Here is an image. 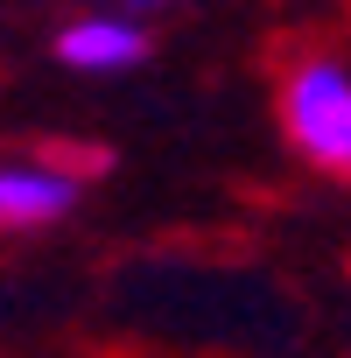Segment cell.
I'll list each match as a JSON object with an SVG mask.
<instances>
[{"mask_svg": "<svg viewBox=\"0 0 351 358\" xmlns=\"http://www.w3.org/2000/svg\"><path fill=\"white\" fill-rule=\"evenodd\" d=\"M148 43H155V22H141L134 8H92L57 29V64L85 78H120L148 57Z\"/></svg>", "mask_w": 351, "mask_h": 358, "instance_id": "cell-3", "label": "cell"}, {"mask_svg": "<svg viewBox=\"0 0 351 358\" xmlns=\"http://www.w3.org/2000/svg\"><path fill=\"white\" fill-rule=\"evenodd\" d=\"M92 169H99V155H71V148L0 155V232H29V225L71 218Z\"/></svg>", "mask_w": 351, "mask_h": 358, "instance_id": "cell-2", "label": "cell"}, {"mask_svg": "<svg viewBox=\"0 0 351 358\" xmlns=\"http://www.w3.org/2000/svg\"><path fill=\"white\" fill-rule=\"evenodd\" d=\"M120 8H134L141 22H162V15H176V8H190V0H120Z\"/></svg>", "mask_w": 351, "mask_h": 358, "instance_id": "cell-4", "label": "cell"}, {"mask_svg": "<svg viewBox=\"0 0 351 358\" xmlns=\"http://www.w3.org/2000/svg\"><path fill=\"white\" fill-rule=\"evenodd\" d=\"M274 120H281V141L316 176L351 183V50L344 43L295 50L274 78Z\"/></svg>", "mask_w": 351, "mask_h": 358, "instance_id": "cell-1", "label": "cell"}]
</instances>
